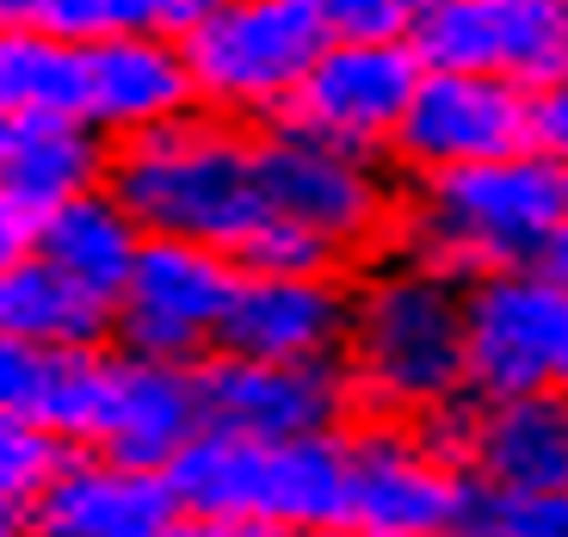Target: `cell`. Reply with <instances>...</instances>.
I'll return each instance as SVG.
<instances>
[{"instance_id":"cell-32","label":"cell","mask_w":568,"mask_h":537,"mask_svg":"<svg viewBox=\"0 0 568 537\" xmlns=\"http://www.w3.org/2000/svg\"><path fill=\"white\" fill-rule=\"evenodd\" d=\"M31 247H38V211H31V204H19L13 192L0 185V266L26 260Z\"/></svg>"},{"instance_id":"cell-35","label":"cell","mask_w":568,"mask_h":537,"mask_svg":"<svg viewBox=\"0 0 568 537\" xmlns=\"http://www.w3.org/2000/svg\"><path fill=\"white\" fill-rule=\"evenodd\" d=\"M538 272H544V278H550V284H562V291H568V216H562V223L550 229V241H544V254H538Z\"/></svg>"},{"instance_id":"cell-37","label":"cell","mask_w":568,"mask_h":537,"mask_svg":"<svg viewBox=\"0 0 568 537\" xmlns=\"http://www.w3.org/2000/svg\"><path fill=\"white\" fill-rule=\"evenodd\" d=\"M7 142H13V112L0 105V161H7Z\"/></svg>"},{"instance_id":"cell-15","label":"cell","mask_w":568,"mask_h":537,"mask_svg":"<svg viewBox=\"0 0 568 537\" xmlns=\"http://www.w3.org/2000/svg\"><path fill=\"white\" fill-rule=\"evenodd\" d=\"M192 105L180 43L155 26L81 43V118L100 136H130Z\"/></svg>"},{"instance_id":"cell-17","label":"cell","mask_w":568,"mask_h":537,"mask_svg":"<svg viewBox=\"0 0 568 537\" xmlns=\"http://www.w3.org/2000/svg\"><path fill=\"white\" fill-rule=\"evenodd\" d=\"M469 469L507 495L562 488L568 482V396L562 389H526L495 396L476 408V452Z\"/></svg>"},{"instance_id":"cell-9","label":"cell","mask_w":568,"mask_h":537,"mask_svg":"<svg viewBox=\"0 0 568 537\" xmlns=\"http://www.w3.org/2000/svg\"><path fill=\"white\" fill-rule=\"evenodd\" d=\"M408 50L420 69H469L544 87L568 74V13L562 0H420Z\"/></svg>"},{"instance_id":"cell-3","label":"cell","mask_w":568,"mask_h":537,"mask_svg":"<svg viewBox=\"0 0 568 537\" xmlns=\"http://www.w3.org/2000/svg\"><path fill=\"white\" fill-rule=\"evenodd\" d=\"M105 192L136 216L142 235H185L235 247L260 216L254 185V130L185 105L149 130L112 136Z\"/></svg>"},{"instance_id":"cell-4","label":"cell","mask_w":568,"mask_h":537,"mask_svg":"<svg viewBox=\"0 0 568 537\" xmlns=\"http://www.w3.org/2000/svg\"><path fill=\"white\" fill-rule=\"evenodd\" d=\"M173 43L192 81V105L260 130L284 118L327 31L310 0H211L192 26L173 31Z\"/></svg>"},{"instance_id":"cell-11","label":"cell","mask_w":568,"mask_h":537,"mask_svg":"<svg viewBox=\"0 0 568 537\" xmlns=\"http://www.w3.org/2000/svg\"><path fill=\"white\" fill-rule=\"evenodd\" d=\"M199 408L204 426H229L247 438H303V433H341L353 421V383L341 358H242V353H204L199 365Z\"/></svg>"},{"instance_id":"cell-5","label":"cell","mask_w":568,"mask_h":537,"mask_svg":"<svg viewBox=\"0 0 568 537\" xmlns=\"http://www.w3.org/2000/svg\"><path fill=\"white\" fill-rule=\"evenodd\" d=\"M254 185H260V211H278L291 223L327 235L353 266L384 254L402 199V180L384 155L334 149V142L284 124V118L254 130Z\"/></svg>"},{"instance_id":"cell-26","label":"cell","mask_w":568,"mask_h":537,"mask_svg":"<svg viewBox=\"0 0 568 537\" xmlns=\"http://www.w3.org/2000/svg\"><path fill=\"white\" fill-rule=\"evenodd\" d=\"M476 408H483V396L457 389V396L420 408L408 426H414V438H420V445L439 457L445 469H469V452H476Z\"/></svg>"},{"instance_id":"cell-29","label":"cell","mask_w":568,"mask_h":537,"mask_svg":"<svg viewBox=\"0 0 568 537\" xmlns=\"http://www.w3.org/2000/svg\"><path fill=\"white\" fill-rule=\"evenodd\" d=\"M43 358H50V346L0 334V414H31L38 383H43Z\"/></svg>"},{"instance_id":"cell-23","label":"cell","mask_w":568,"mask_h":537,"mask_svg":"<svg viewBox=\"0 0 568 537\" xmlns=\"http://www.w3.org/2000/svg\"><path fill=\"white\" fill-rule=\"evenodd\" d=\"M229 254H235L242 272H353V260L327 235H315V229L291 223L278 211H260Z\"/></svg>"},{"instance_id":"cell-27","label":"cell","mask_w":568,"mask_h":537,"mask_svg":"<svg viewBox=\"0 0 568 537\" xmlns=\"http://www.w3.org/2000/svg\"><path fill=\"white\" fill-rule=\"evenodd\" d=\"M327 38H408L420 0H310Z\"/></svg>"},{"instance_id":"cell-40","label":"cell","mask_w":568,"mask_h":537,"mask_svg":"<svg viewBox=\"0 0 568 537\" xmlns=\"http://www.w3.org/2000/svg\"><path fill=\"white\" fill-rule=\"evenodd\" d=\"M377 537H445V531H377Z\"/></svg>"},{"instance_id":"cell-21","label":"cell","mask_w":568,"mask_h":537,"mask_svg":"<svg viewBox=\"0 0 568 537\" xmlns=\"http://www.w3.org/2000/svg\"><path fill=\"white\" fill-rule=\"evenodd\" d=\"M0 334H19L31 346H105L112 303L62 278L50 260L26 254L0 266Z\"/></svg>"},{"instance_id":"cell-43","label":"cell","mask_w":568,"mask_h":537,"mask_svg":"<svg viewBox=\"0 0 568 537\" xmlns=\"http://www.w3.org/2000/svg\"><path fill=\"white\" fill-rule=\"evenodd\" d=\"M562 13H568V0H562Z\"/></svg>"},{"instance_id":"cell-19","label":"cell","mask_w":568,"mask_h":537,"mask_svg":"<svg viewBox=\"0 0 568 537\" xmlns=\"http://www.w3.org/2000/svg\"><path fill=\"white\" fill-rule=\"evenodd\" d=\"M105 161H112V136H100L87 118L19 112L13 118V142H7V161H0V185L43 216L50 204L105 185Z\"/></svg>"},{"instance_id":"cell-38","label":"cell","mask_w":568,"mask_h":537,"mask_svg":"<svg viewBox=\"0 0 568 537\" xmlns=\"http://www.w3.org/2000/svg\"><path fill=\"white\" fill-rule=\"evenodd\" d=\"M0 537H26V525H19V513H0Z\"/></svg>"},{"instance_id":"cell-41","label":"cell","mask_w":568,"mask_h":537,"mask_svg":"<svg viewBox=\"0 0 568 537\" xmlns=\"http://www.w3.org/2000/svg\"><path fill=\"white\" fill-rule=\"evenodd\" d=\"M0 26H13V0H0Z\"/></svg>"},{"instance_id":"cell-8","label":"cell","mask_w":568,"mask_h":537,"mask_svg":"<svg viewBox=\"0 0 568 537\" xmlns=\"http://www.w3.org/2000/svg\"><path fill=\"white\" fill-rule=\"evenodd\" d=\"M519 149H531V87L507 74L420 69L384 161L396 168V180H414V173L519 155Z\"/></svg>"},{"instance_id":"cell-7","label":"cell","mask_w":568,"mask_h":537,"mask_svg":"<svg viewBox=\"0 0 568 537\" xmlns=\"http://www.w3.org/2000/svg\"><path fill=\"white\" fill-rule=\"evenodd\" d=\"M464 297V389L469 396H526L556 389V358L568 340V291L538 266H507L457 284Z\"/></svg>"},{"instance_id":"cell-18","label":"cell","mask_w":568,"mask_h":537,"mask_svg":"<svg viewBox=\"0 0 568 537\" xmlns=\"http://www.w3.org/2000/svg\"><path fill=\"white\" fill-rule=\"evenodd\" d=\"M136 247H142L136 216H130L105 185H93V192H74V199L50 204V211L38 216V247H31V254L50 260L62 278H74L100 303H118L130 266H136Z\"/></svg>"},{"instance_id":"cell-34","label":"cell","mask_w":568,"mask_h":537,"mask_svg":"<svg viewBox=\"0 0 568 537\" xmlns=\"http://www.w3.org/2000/svg\"><path fill=\"white\" fill-rule=\"evenodd\" d=\"M142 7H149V26L155 31H180V26H192V19L204 13V7H211V0H142Z\"/></svg>"},{"instance_id":"cell-36","label":"cell","mask_w":568,"mask_h":537,"mask_svg":"<svg viewBox=\"0 0 568 537\" xmlns=\"http://www.w3.org/2000/svg\"><path fill=\"white\" fill-rule=\"evenodd\" d=\"M278 537H358V531H346V525H315V531H278Z\"/></svg>"},{"instance_id":"cell-12","label":"cell","mask_w":568,"mask_h":537,"mask_svg":"<svg viewBox=\"0 0 568 537\" xmlns=\"http://www.w3.org/2000/svg\"><path fill=\"white\" fill-rule=\"evenodd\" d=\"M353 272H242L211 346L242 358H341Z\"/></svg>"},{"instance_id":"cell-24","label":"cell","mask_w":568,"mask_h":537,"mask_svg":"<svg viewBox=\"0 0 568 537\" xmlns=\"http://www.w3.org/2000/svg\"><path fill=\"white\" fill-rule=\"evenodd\" d=\"M13 26L62 43H93L112 31L149 26V7L142 0H13Z\"/></svg>"},{"instance_id":"cell-42","label":"cell","mask_w":568,"mask_h":537,"mask_svg":"<svg viewBox=\"0 0 568 537\" xmlns=\"http://www.w3.org/2000/svg\"><path fill=\"white\" fill-rule=\"evenodd\" d=\"M0 513H19V507H13V500H7V495H0Z\"/></svg>"},{"instance_id":"cell-20","label":"cell","mask_w":568,"mask_h":537,"mask_svg":"<svg viewBox=\"0 0 568 537\" xmlns=\"http://www.w3.org/2000/svg\"><path fill=\"white\" fill-rule=\"evenodd\" d=\"M260 519H266L272 531L346 525V426L341 433L266 438Z\"/></svg>"},{"instance_id":"cell-28","label":"cell","mask_w":568,"mask_h":537,"mask_svg":"<svg viewBox=\"0 0 568 537\" xmlns=\"http://www.w3.org/2000/svg\"><path fill=\"white\" fill-rule=\"evenodd\" d=\"M507 488H495L476 469H457L452 482V507H445V537H507Z\"/></svg>"},{"instance_id":"cell-25","label":"cell","mask_w":568,"mask_h":537,"mask_svg":"<svg viewBox=\"0 0 568 537\" xmlns=\"http://www.w3.org/2000/svg\"><path fill=\"white\" fill-rule=\"evenodd\" d=\"M69 452L74 445H62V438L50 433V426H38L31 414H0V495L26 513V500L69 464Z\"/></svg>"},{"instance_id":"cell-2","label":"cell","mask_w":568,"mask_h":537,"mask_svg":"<svg viewBox=\"0 0 568 537\" xmlns=\"http://www.w3.org/2000/svg\"><path fill=\"white\" fill-rule=\"evenodd\" d=\"M341 371L358 414L414 421L420 408L464 389V297L439 272L396 254L353 266V315H346Z\"/></svg>"},{"instance_id":"cell-6","label":"cell","mask_w":568,"mask_h":537,"mask_svg":"<svg viewBox=\"0 0 568 537\" xmlns=\"http://www.w3.org/2000/svg\"><path fill=\"white\" fill-rule=\"evenodd\" d=\"M235 278L242 266L229 247L185 235H142L136 266L112 303L105 346L130 358H161V365H199L235 297Z\"/></svg>"},{"instance_id":"cell-33","label":"cell","mask_w":568,"mask_h":537,"mask_svg":"<svg viewBox=\"0 0 568 537\" xmlns=\"http://www.w3.org/2000/svg\"><path fill=\"white\" fill-rule=\"evenodd\" d=\"M161 537H278L260 519H199V513H173V525Z\"/></svg>"},{"instance_id":"cell-30","label":"cell","mask_w":568,"mask_h":537,"mask_svg":"<svg viewBox=\"0 0 568 537\" xmlns=\"http://www.w3.org/2000/svg\"><path fill=\"white\" fill-rule=\"evenodd\" d=\"M531 149L568 173V74L531 87Z\"/></svg>"},{"instance_id":"cell-10","label":"cell","mask_w":568,"mask_h":537,"mask_svg":"<svg viewBox=\"0 0 568 537\" xmlns=\"http://www.w3.org/2000/svg\"><path fill=\"white\" fill-rule=\"evenodd\" d=\"M414 81L420 57L408 50V38H327L284 105V124L353 155H384Z\"/></svg>"},{"instance_id":"cell-31","label":"cell","mask_w":568,"mask_h":537,"mask_svg":"<svg viewBox=\"0 0 568 537\" xmlns=\"http://www.w3.org/2000/svg\"><path fill=\"white\" fill-rule=\"evenodd\" d=\"M507 537H568V482L507 500Z\"/></svg>"},{"instance_id":"cell-1","label":"cell","mask_w":568,"mask_h":537,"mask_svg":"<svg viewBox=\"0 0 568 537\" xmlns=\"http://www.w3.org/2000/svg\"><path fill=\"white\" fill-rule=\"evenodd\" d=\"M568 216V173L538 149L402 180L384 254L414 260L452 284L538 266L550 229Z\"/></svg>"},{"instance_id":"cell-22","label":"cell","mask_w":568,"mask_h":537,"mask_svg":"<svg viewBox=\"0 0 568 537\" xmlns=\"http://www.w3.org/2000/svg\"><path fill=\"white\" fill-rule=\"evenodd\" d=\"M105 402H112V346H50L31 421L74 452H93L105 433Z\"/></svg>"},{"instance_id":"cell-14","label":"cell","mask_w":568,"mask_h":537,"mask_svg":"<svg viewBox=\"0 0 568 537\" xmlns=\"http://www.w3.org/2000/svg\"><path fill=\"white\" fill-rule=\"evenodd\" d=\"M161 469H130L100 452H69V464L26 500V537H161L173 525Z\"/></svg>"},{"instance_id":"cell-13","label":"cell","mask_w":568,"mask_h":537,"mask_svg":"<svg viewBox=\"0 0 568 537\" xmlns=\"http://www.w3.org/2000/svg\"><path fill=\"white\" fill-rule=\"evenodd\" d=\"M457 469L414 438L396 414H353L346 421V531H439L452 507Z\"/></svg>"},{"instance_id":"cell-16","label":"cell","mask_w":568,"mask_h":537,"mask_svg":"<svg viewBox=\"0 0 568 537\" xmlns=\"http://www.w3.org/2000/svg\"><path fill=\"white\" fill-rule=\"evenodd\" d=\"M199 426H204L199 371L161 365V358H130L112 346V402H105V433L93 452L130 469H161Z\"/></svg>"},{"instance_id":"cell-39","label":"cell","mask_w":568,"mask_h":537,"mask_svg":"<svg viewBox=\"0 0 568 537\" xmlns=\"http://www.w3.org/2000/svg\"><path fill=\"white\" fill-rule=\"evenodd\" d=\"M556 389L568 396V340H562V358H556Z\"/></svg>"}]
</instances>
